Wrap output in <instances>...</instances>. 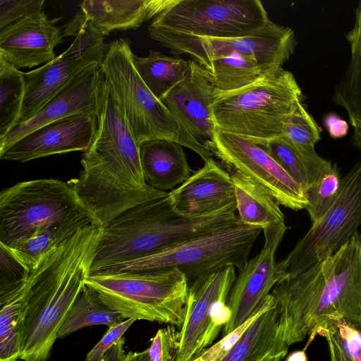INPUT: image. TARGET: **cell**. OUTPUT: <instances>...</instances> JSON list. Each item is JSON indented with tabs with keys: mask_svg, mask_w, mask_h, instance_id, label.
<instances>
[{
	"mask_svg": "<svg viewBox=\"0 0 361 361\" xmlns=\"http://www.w3.org/2000/svg\"><path fill=\"white\" fill-rule=\"evenodd\" d=\"M80 163L78 177L69 182L102 228L126 210L169 193L146 183L139 145L109 90L98 117L96 135Z\"/></svg>",
	"mask_w": 361,
	"mask_h": 361,
	"instance_id": "6da1fadb",
	"label": "cell"
},
{
	"mask_svg": "<svg viewBox=\"0 0 361 361\" xmlns=\"http://www.w3.org/2000/svg\"><path fill=\"white\" fill-rule=\"evenodd\" d=\"M102 228L89 224L46 253L31 270L20 360L47 361L85 283Z\"/></svg>",
	"mask_w": 361,
	"mask_h": 361,
	"instance_id": "7a4b0ae2",
	"label": "cell"
},
{
	"mask_svg": "<svg viewBox=\"0 0 361 361\" xmlns=\"http://www.w3.org/2000/svg\"><path fill=\"white\" fill-rule=\"evenodd\" d=\"M237 221L238 216L231 212L183 215L174 209L168 193L126 210L102 228L90 274L148 256Z\"/></svg>",
	"mask_w": 361,
	"mask_h": 361,
	"instance_id": "3957f363",
	"label": "cell"
},
{
	"mask_svg": "<svg viewBox=\"0 0 361 361\" xmlns=\"http://www.w3.org/2000/svg\"><path fill=\"white\" fill-rule=\"evenodd\" d=\"M281 293L292 318L310 333L304 350L328 319H343L361 331V234L317 265L286 276Z\"/></svg>",
	"mask_w": 361,
	"mask_h": 361,
	"instance_id": "277c9868",
	"label": "cell"
},
{
	"mask_svg": "<svg viewBox=\"0 0 361 361\" xmlns=\"http://www.w3.org/2000/svg\"><path fill=\"white\" fill-rule=\"evenodd\" d=\"M133 54L130 41L121 37L109 44L101 68L109 94L137 143L167 140L190 149L204 161L212 158L213 153L148 89L135 68Z\"/></svg>",
	"mask_w": 361,
	"mask_h": 361,
	"instance_id": "5b68a950",
	"label": "cell"
},
{
	"mask_svg": "<svg viewBox=\"0 0 361 361\" xmlns=\"http://www.w3.org/2000/svg\"><path fill=\"white\" fill-rule=\"evenodd\" d=\"M304 96L293 73L285 69L218 94L212 106L216 129L258 145L281 137L283 123Z\"/></svg>",
	"mask_w": 361,
	"mask_h": 361,
	"instance_id": "8992f818",
	"label": "cell"
},
{
	"mask_svg": "<svg viewBox=\"0 0 361 361\" xmlns=\"http://www.w3.org/2000/svg\"><path fill=\"white\" fill-rule=\"evenodd\" d=\"M85 284L124 319L179 326L183 324L189 284L176 269L153 272H103L88 275Z\"/></svg>",
	"mask_w": 361,
	"mask_h": 361,
	"instance_id": "52a82bcc",
	"label": "cell"
},
{
	"mask_svg": "<svg viewBox=\"0 0 361 361\" xmlns=\"http://www.w3.org/2000/svg\"><path fill=\"white\" fill-rule=\"evenodd\" d=\"M262 231V228L246 225L240 219L230 226L188 239L98 273L153 272L176 269L185 274L190 286L200 278L228 266L241 271Z\"/></svg>",
	"mask_w": 361,
	"mask_h": 361,
	"instance_id": "ba28073f",
	"label": "cell"
},
{
	"mask_svg": "<svg viewBox=\"0 0 361 361\" xmlns=\"http://www.w3.org/2000/svg\"><path fill=\"white\" fill-rule=\"evenodd\" d=\"M149 36L174 54H188L200 66L232 54L253 60L264 75L283 69L295 49L294 31L270 20L247 35L226 38L197 37L148 27Z\"/></svg>",
	"mask_w": 361,
	"mask_h": 361,
	"instance_id": "9c48e42d",
	"label": "cell"
},
{
	"mask_svg": "<svg viewBox=\"0 0 361 361\" xmlns=\"http://www.w3.org/2000/svg\"><path fill=\"white\" fill-rule=\"evenodd\" d=\"M86 214L92 215L69 181L17 183L0 193V243L9 245L54 222Z\"/></svg>",
	"mask_w": 361,
	"mask_h": 361,
	"instance_id": "30bf717a",
	"label": "cell"
},
{
	"mask_svg": "<svg viewBox=\"0 0 361 361\" xmlns=\"http://www.w3.org/2000/svg\"><path fill=\"white\" fill-rule=\"evenodd\" d=\"M361 226V161L343 177L338 197L324 216L276 263L280 280L305 271L334 254ZM279 280V281H280Z\"/></svg>",
	"mask_w": 361,
	"mask_h": 361,
	"instance_id": "8fae6325",
	"label": "cell"
},
{
	"mask_svg": "<svg viewBox=\"0 0 361 361\" xmlns=\"http://www.w3.org/2000/svg\"><path fill=\"white\" fill-rule=\"evenodd\" d=\"M63 37H73L69 47L53 61L25 73V90L18 123L34 116L44 105L90 67L101 65L109 44L79 11L66 25Z\"/></svg>",
	"mask_w": 361,
	"mask_h": 361,
	"instance_id": "7c38bea8",
	"label": "cell"
},
{
	"mask_svg": "<svg viewBox=\"0 0 361 361\" xmlns=\"http://www.w3.org/2000/svg\"><path fill=\"white\" fill-rule=\"evenodd\" d=\"M270 20L259 0H176L149 27L197 37L226 38L247 35Z\"/></svg>",
	"mask_w": 361,
	"mask_h": 361,
	"instance_id": "4fadbf2b",
	"label": "cell"
},
{
	"mask_svg": "<svg viewBox=\"0 0 361 361\" xmlns=\"http://www.w3.org/2000/svg\"><path fill=\"white\" fill-rule=\"evenodd\" d=\"M236 278L235 267L228 266L189 286L175 361H192L212 344L231 318L227 300Z\"/></svg>",
	"mask_w": 361,
	"mask_h": 361,
	"instance_id": "5bb4252c",
	"label": "cell"
},
{
	"mask_svg": "<svg viewBox=\"0 0 361 361\" xmlns=\"http://www.w3.org/2000/svg\"><path fill=\"white\" fill-rule=\"evenodd\" d=\"M207 147L232 169L264 187L279 203L295 211L305 209V191L258 145L240 136L216 129Z\"/></svg>",
	"mask_w": 361,
	"mask_h": 361,
	"instance_id": "9a60e30c",
	"label": "cell"
},
{
	"mask_svg": "<svg viewBox=\"0 0 361 361\" xmlns=\"http://www.w3.org/2000/svg\"><path fill=\"white\" fill-rule=\"evenodd\" d=\"M287 229L286 224H278L262 230L263 247L239 272L229 293L231 318L223 328V336L249 319L279 281L276 252Z\"/></svg>",
	"mask_w": 361,
	"mask_h": 361,
	"instance_id": "2e32d148",
	"label": "cell"
},
{
	"mask_svg": "<svg viewBox=\"0 0 361 361\" xmlns=\"http://www.w3.org/2000/svg\"><path fill=\"white\" fill-rule=\"evenodd\" d=\"M109 87L101 65H94L49 99L30 120L16 123L0 137V155L30 132L53 121L77 114L99 117Z\"/></svg>",
	"mask_w": 361,
	"mask_h": 361,
	"instance_id": "e0dca14e",
	"label": "cell"
},
{
	"mask_svg": "<svg viewBox=\"0 0 361 361\" xmlns=\"http://www.w3.org/2000/svg\"><path fill=\"white\" fill-rule=\"evenodd\" d=\"M98 117L77 114L47 123L23 137L4 154L1 159L26 162L53 154L87 151L93 142Z\"/></svg>",
	"mask_w": 361,
	"mask_h": 361,
	"instance_id": "ac0fdd59",
	"label": "cell"
},
{
	"mask_svg": "<svg viewBox=\"0 0 361 361\" xmlns=\"http://www.w3.org/2000/svg\"><path fill=\"white\" fill-rule=\"evenodd\" d=\"M44 10L0 29V54L17 68L44 65L56 56L55 47L63 42V33Z\"/></svg>",
	"mask_w": 361,
	"mask_h": 361,
	"instance_id": "d6986e66",
	"label": "cell"
},
{
	"mask_svg": "<svg viewBox=\"0 0 361 361\" xmlns=\"http://www.w3.org/2000/svg\"><path fill=\"white\" fill-rule=\"evenodd\" d=\"M219 92L210 73L190 60L188 75L162 102L184 127L207 147L212 142L216 130L212 106Z\"/></svg>",
	"mask_w": 361,
	"mask_h": 361,
	"instance_id": "ffe728a7",
	"label": "cell"
},
{
	"mask_svg": "<svg viewBox=\"0 0 361 361\" xmlns=\"http://www.w3.org/2000/svg\"><path fill=\"white\" fill-rule=\"evenodd\" d=\"M174 209L185 216L235 212V192L230 173L210 158L177 188L169 192Z\"/></svg>",
	"mask_w": 361,
	"mask_h": 361,
	"instance_id": "44dd1931",
	"label": "cell"
},
{
	"mask_svg": "<svg viewBox=\"0 0 361 361\" xmlns=\"http://www.w3.org/2000/svg\"><path fill=\"white\" fill-rule=\"evenodd\" d=\"M176 0H85L80 11L99 33L137 29L172 5Z\"/></svg>",
	"mask_w": 361,
	"mask_h": 361,
	"instance_id": "7402d4cb",
	"label": "cell"
},
{
	"mask_svg": "<svg viewBox=\"0 0 361 361\" xmlns=\"http://www.w3.org/2000/svg\"><path fill=\"white\" fill-rule=\"evenodd\" d=\"M183 147L167 140H149L139 145L142 171L149 185L163 192L173 190L192 176Z\"/></svg>",
	"mask_w": 361,
	"mask_h": 361,
	"instance_id": "603a6c76",
	"label": "cell"
},
{
	"mask_svg": "<svg viewBox=\"0 0 361 361\" xmlns=\"http://www.w3.org/2000/svg\"><path fill=\"white\" fill-rule=\"evenodd\" d=\"M345 38L350 59L343 76L336 85L334 102L343 108L353 128V141L361 149V1L355 9L354 21Z\"/></svg>",
	"mask_w": 361,
	"mask_h": 361,
	"instance_id": "cb8c5ba5",
	"label": "cell"
},
{
	"mask_svg": "<svg viewBox=\"0 0 361 361\" xmlns=\"http://www.w3.org/2000/svg\"><path fill=\"white\" fill-rule=\"evenodd\" d=\"M288 348L280 329L276 305L250 325L221 361H260L269 354L286 356Z\"/></svg>",
	"mask_w": 361,
	"mask_h": 361,
	"instance_id": "d4e9b609",
	"label": "cell"
},
{
	"mask_svg": "<svg viewBox=\"0 0 361 361\" xmlns=\"http://www.w3.org/2000/svg\"><path fill=\"white\" fill-rule=\"evenodd\" d=\"M231 172L238 217L243 224L262 230L285 224L279 203L264 187L238 170L233 169Z\"/></svg>",
	"mask_w": 361,
	"mask_h": 361,
	"instance_id": "484cf974",
	"label": "cell"
},
{
	"mask_svg": "<svg viewBox=\"0 0 361 361\" xmlns=\"http://www.w3.org/2000/svg\"><path fill=\"white\" fill-rule=\"evenodd\" d=\"M91 224L99 225L91 214L75 216L44 226L29 238L6 246L32 270L46 253L60 245L79 229Z\"/></svg>",
	"mask_w": 361,
	"mask_h": 361,
	"instance_id": "4316f807",
	"label": "cell"
},
{
	"mask_svg": "<svg viewBox=\"0 0 361 361\" xmlns=\"http://www.w3.org/2000/svg\"><path fill=\"white\" fill-rule=\"evenodd\" d=\"M259 146L271 155L305 191L319 180L332 163L322 158L314 149L295 148L282 137Z\"/></svg>",
	"mask_w": 361,
	"mask_h": 361,
	"instance_id": "83f0119b",
	"label": "cell"
},
{
	"mask_svg": "<svg viewBox=\"0 0 361 361\" xmlns=\"http://www.w3.org/2000/svg\"><path fill=\"white\" fill-rule=\"evenodd\" d=\"M133 63L146 86L161 102L184 80L190 70V60L169 56L154 50L143 57L133 54Z\"/></svg>",
	"mask_w": 361,
	"mask_h": 361,
	"instance_id": "f1b7e54d",
	"label": "cell"
},
{
	"mask_svg": "<svg viewBox=\"0 0 361 361\" xmlns=\"http://www.w3.org/2000/svg\"><path fill=\"white\" fill-rule=\"evenodd\" d=\"M124 319L120 313L103 301L94 288L85 284L59 330L57 338L66 337L89 326L111 327Z\"/></svg>",
	"mask_w": 361,
	"mask_h": 361,
	"instance_id": "f546056e",
	"label": "cell"
},
{
	"mask_svg": "<svg viewBox=\"0 0 361 361\" xmlns=\"http://www.w3.org/2000/svg\"><path fill=\"white\" fill-rule=\"evenodd\" d=\"M28 297L27 282L20 292L0 303V361L20 360Z\"/></svg>",
	"mask_w": 361,
	"mask_h": 361,
	"instance_id": "4dcf8cb0",
	"label": "cell"
},
{
	"mask_svg": "<svg viewBox=\"0 0 361 361\" xmlns=\"http://www.w3.org/2000/svg\"><path fill=\"white\" fill-rule=\"evenodd\" d=\"M25 90V73L0 54V137L18 123Z\"/></svg>",
	"mask_w": 361,
	"mask_h": 361,
	"instance_id": "1f68e13d",
	"label": "cell"
},
{
	"mask_svg": "<svg viewBox=\"0 0 361 361\" xmlns=\"http://www.w3.org/2000/svg\"><path fill=\"white\" fill-rule=\"evenodd\" d=\"M202 67L210 73L222 92L238 90L264 75L256 62L238 54L212 60Z\"/></svg>",
	"mask_w": 361,
	"mask_h": 361,
	"instance_id": "d6a6232c",
	"label": "cell"
},
{
	"mask_svg": "<svg viewBox=\"0 0 361 361\" xmlns=\"http://www.w3.org/2000/svg\"><path fill=\"white\" fill-rule=\"evenodd\" d=\"M317 335L325 338L330 361H361V331L343 319L325 321L315 330Z\"/></svg>",
	"mask_w": 361,
	"mask_h": 361,
	"instance_id": "836d02e7",
	"label": "cell"
},
{
	"mask_svg": "<svg viewBox=\"0 0 361 361\" xmlns=\"http://www.w3.org/2000/svg\"><path fill=\"white\" fill-rule=\"evenodd\" d=\"M341 178L336 164H331L319 180L305 191L307 211L312 224L318 223L336 202L341 188Z\"/></svg>",
	"mask_w": 361,
	"mask_h": 361,
	"instance_id": "e575fe53",
	"label": "cell"
},
{
	"mask_svg": "<svg viewBox=\"0 0 361 361\" xmlns=\"http://www.w3.org/2000/svg\"><path fill=\"white\" fill-rule=\"evenodd\" d=\"M281 137L294 147L314 149L321 139L320 128L303 103H300L286 118Z\"/></svg>",
	"mask_w": 361,
	"mask_h": 361,
	"instance_id": "d590c367",
	"label": "cell"
},
{
	"mask_svg": "<svg viewBox=\"0 0 361 361\" xmlns=\"http://www.w3.org/2000/svg\"><path fill=\"white\" fill-rule=\"evenodd\" d=\"M30 271L8 246L0 243V303L25 288Z\"/></svg>",
	"mask_w": 361,
	"mask_h": 361,
	"instance_id": "8d00e7d4",
	"label": "cell"
},
{
	"mask_svg": "<svg viewBox=\"0 0 361 361\" xmlns=\"http://www.w3.org/2000/svg\"><path fill=\"white\" fill-rule=\"evenodd\" d=\"M276 305V300L270 293L255 310L252 316L243 324L216 343L207 348L192 361H221L238 341L250 325L264 311Z\"/></svg>",
	"mask_w": 361,
	"mask_h": 361,
	"instance_id": "74e56055",
	"label": "cell"
},
{
	"mask_svg": "<svg viewBox=\"0 0 361 361\" xmlns=\"http://www.w3.org/2000/svg\"><path fill=\"white\" fill-rule=\"evenodd\" d=\"M178 332L175 326L167 325L157 331L147 348L152 361H175Z\"/></svg>",
	"mask_w": 361,
	"mask_h": 361,
	"instance_id": "f35d334b",
	"label": "cell"
},
{
	"mask_svg": "<svg viewBox=\"0 0 361 361\" xmlns=\"http://www.w3.org/2000/svg\"><path fill=\"white\" fill-rule=\"evenodd\" d=\"M44 0H0V29L43 10Z\"/></svg>",
	"mask_w": 361,
	"mask_h": 361,
	"instance_id": "ab89813d",
	"label": "cell"
},
{
	"mask_svg": "<svg viewBox=\"0 0 361 361\" xmlns=\"http://www.w3.org/2000/svg\"><path fill=\"white\" fill-rule=\"evenodd\" d=\"M135 321V319H126L114 326L109 327L100 341L87 354L85 361H104L106 353L123 337L126 331Z\"/></svg>",
	"mask_w": 361,
	"mask_h": 361,
	"instance_id": "60d3db41",
	"label": "cell"
},
{
	"mask_svg": "<svg viewBox=\"0 0 361 361\" xmlns=\"http://www.w3.org/2000/svg\"><path fill=\"white\" fill-rule=\"evenodd\" d=\"M324 125L329 135L334 139L343 137L349 130L348 122L334 113L326 114Z\"/></svg>",
	"mask_w": 361,
	"mask_h": 361,
	"instance_id": "b9f144b4",
	"label": "cell"
},
{
	"mask_svg": "<svg viewBox=\"0 0 361 361\" xmlns=\"http://www.w3.org/2000/svg\"><path fill=\"white\" fill-rule=\"evenodd\" d=\"M125 338L122 337L106 353L104 361H122L125 355Z\"/></svg>",
	"mask_w": 361,
	"mask_h": 361,
	"instance_id": "7bdbcfd3",
	"label": "cell"
},
{
	"mask_svg": "<svg viewBox=\"0 0 361 361\" xmlns=\"http://www.w3.org/2000/svg\"><path fill=\"white\" fill-rule=\"evenodd\" d=\"M122 361H152L147 349L141 352H130L125 354Z\"/></svg>",
	"mask_w": 361,
	"mask_h": 361,
	"instance_id": "ee69618b",
	"label": "cell"
},
{
	"mask_svg": "<svg viewBox=\"0 0 361 361\" xmlns=\"http://www.w3.org/2000/svg\"><path fill=\"white\" fill-rule=\"evenodd\" d=\"M286 361H307L305 350H298L292 353L288 357Z\"/></svg>",
	"mask_w": 361,
	"mask_h": 361,
	"instance_id": "f6af8a7d",
	"label": "cell"
},
{
	"mask_svg": "<svg viewBox=\"0 0 361 361\" xmlns=\"http://www.w3.org/2000/svg\"><path fill=\"white\" fill-rule=\"evenodd\" d=\"M285 357L282 355H267L260 361H281Z\"/></svg>",
	"mask_w": 361,
	"mask_h": 361,
	"instance_id": "bcb514c9",
	"label": "cell"
},
{
	"mask_svg": "<svg viewBox=\"0 0 361 361\" xmlns=\"http://www.w3.org/2000/svg\"><path fill=\"white\" fill-rule=\"evenodd\" d=\"M23 361H24V360H23Z\"/></svg>",
	"mask_w": 361,
	"mask_h": 361,
	"instance_id": "7dc6e473",
	"label": "cell"
}]
</instances>
